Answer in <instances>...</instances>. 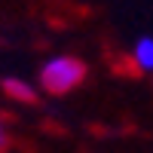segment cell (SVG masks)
Instances as JSON below:
<instances>
[{"label":"cell","instance_id":"6da1fadb","mask_svg":"<svg viewBox=\"0 0 153 153\" xmlns=\"http://www.w3.org/2000/svg\"><path fill=\"white\" fill-rule=\"evenodd\" d=\"M86 80V65L74 55H52L40 68V86L49 95H68Z\"/></svg>","mask_w":153,"mask_h":153},{"label":"cell","instance_id":"7a4b0ae2","mask_svg":"<svg viewBox=\"0 0 153 153\" xmlns=\"http://www.w3.org/2000/svg\"><path fill=\"white\" fill-rule=\"evenodd\" d=\"M132 65L144 74H153V37H138L132 46Z\"/></svg>","mask_w":153,"mask_h":153},{"label":"cell","instance_id":"3957f363","mask_svg":"<svg viewBox=\"0 0 153 153\" xmlns=\"http://www.w3.org/2000/svg\"><path fill=\"white\" fill-rule=\"evenodd\" d=\"M3 92H6L9 98H19V101H34V98H37L34 86L25 83V80H16V76H6V80H3Z\"/></svg>","mask_w":153,"mask_h":153},{"label":"cell","instance_id":"277c9868","mask_svg":"<svg viewBox=\"0 0 153 153\" xmlns=\"http://www.w3.org/2000/svg\"><path fill=\"white\" fill-rule=\"evenodd\" d=\"M3 144H6V132H3V126H0V150H3Z\"/></svg>","mask_w":153,"mask_h":153}]
</instances>
